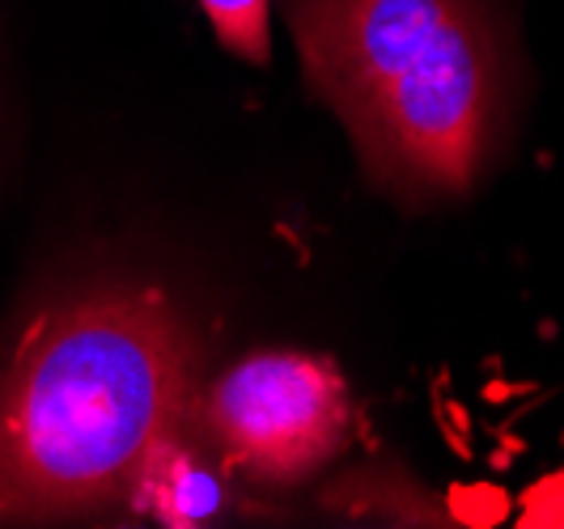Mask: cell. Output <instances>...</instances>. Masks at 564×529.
<instances>
[{"instance_id": "obj_1", "label": "cell", "mask_w": 564, "mask_h": 529, "mask_svg": "<svg viewBox=\"0 0 564 529\" xmlns=\"http://www.w3.org/2000/svg\"><path fill=\"white\" fill-rule=\"evenodd\" d=\"M196 416V334L153 288L43 309L0 373V526L119 513Z\"/></svg>"}, {"instance_id": "obj_2", "label": "cell", "mask_w": 564, "mask_h": 529, "mask_svg": "<svg viewBox=\"0 0 564 529\" xmlns=\"http://www.w3.org/2000/svg\"><path fill=\"white\" fill-rule=\"evenodd\" d=\"M311 89L373 183L458 196L506 114V52L480 0H289Z\"/></svg>"}, {"instance_id": "obj_3", "label": "cell", "mask_w": 564, "mask_h": 529, "mask_svg": "<svg viewBox=\"0 0 564 529\" xmlns=\"http://www.w3.org/2000/svg\"><path fill=\"white\" fill-rule=\"evenodd\" d=\"M217 458L263 487H293L323 471L352 437L339 368L311 352H254L196 398Z\"/></svg>"}, {"instance_id": "obj_4", "label": "cell", "mask_w": 564, "mask_h": 529, "mask_svg": "<svg viewBox=\"0 0 564 529\" xmlns=\"http://www.w3.org/2000/svg\"><path fill=\"white\" fill-rule=\"evenodd\" d=\"M221 478L199 462L196 449L183 445V437H174L149 462L137 508L158 513V521L166 526H199L221 508Z\"/></svg>"}, {"instance_id": "obj_5", "label": "cell", "mask_w": 564, "mask_h": 529, "mask_svg": "<svg viewBox=\"0 0 564 529\" xmlns=\"http://www.w3.org/2000/svg\"><path fill=\"white\" fill-rule=\"evenodd\" d=\"M217 43L247 64L272 59V0H199Z\"/></svg>"}]
</instances>
